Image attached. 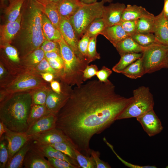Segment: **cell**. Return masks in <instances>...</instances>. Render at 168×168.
I'll use <instances>...</instances> for the list:
<instances>
[{
    "mask_svg": "<svg viewBox=\"0 0 168 168\" xmlns=\"http://www.w3.org/2000/svg\"><path fill=\"white\" fill-rule=\"evenodd\" d=\"M116 93L110 81H89L72 89L56 115V128L68 137L74 148L90 156V141L117 120L132 101Z\"/></svg>",
    "mask_w": 168,
    "mask_h": 168,
    "instance_id": "cell-1",
    "label": "cell"
},
{
    "mask_svg": "<svg viewBox=\"0 0 168 168\" xmlns=\"http://www.w3.org/2000/svg\"><path fill=\"white\" fill-rule=\"evenodd\" d=\"M50 86L54 92L60 93L62 92L60 83L56 80H53L50 82Z\"/></svg>",
    "mask_w": 168,
    "mask_h": 168,
    "instance_id": "cell-53",
    "label": "cell"
},
{
    "mask_svg": "<svg viewBox=\"0 0 168 168\" xmlns=\"http://www.w3.org/2000/svg\"><path fill=\"white\" fill-rule=\"evenodd\" d=\"M50 145L70 157L76 160L74 147L72 145L64 142H57Z\"/></svg>",
    "mask_w": 168,
    "mask_h": 168,
    "instance_id": "cell-39",
    "label": "cell"
},
{
    "mask_svg": "<svg viewBox=\"0 0 168 168\" xmlns=\"http://www.w3.org/2000/svg\"><path fill=\"white\" fill-rule=\"evenodd\" d=\"M9 0H0V5L1 7L4 8L7 6Z\"/></svg>",
    "mask_w": 168,
    "mask_h": 168,
    "instance_id": "cell-58",
    "label": "cell"
},
{
    "mask_svg": "<svg viewBox=\"0 0 168 168\" xmlns=\"http://www.w3.org/2000/svg\"><path fill=\"white\" fill-rule=\"evenodd\" d=\"M136 119L150 137L159 133L163 129L161 122L153 109L136 118Z\"/></svg>",
    "mask_w": 168,
    "mask_h": 168,
    "instance_id": "cell-12",
    "label": "cell"
},
{
    "mask_svg": "<svg viewBox=\"0 0 168 168\" xmlns=\"http://www.w3.org/2000/svg\"><path fill=\"white\" fill-rule=\"evenodd\" d=\"M82 3L85 4H91L97 2L98 0H79Z\"/></svg>",
    "mask_w": 168,
    "mask_h": 168,
    "instance_id": "cell-57",
    "label": "cell"
},
{
    "mask_svg": "<svg viewBox=\"0 0 168 168\" xmlns=\"http://www.w3.org/2000/svg\"><path fill=\"white\" fill-rule=\"evenodd\" d=\"M47 60L51 67L58 72V79H59L63 69V63L54 59H49Z\"/></svg>",
    "mask_w": 168,
    "mask_h": 168,
    "instance_id": "cell-51",
    "label": "cell"
},
{
    "mask_svg": "<svg viewBox=\"0 0 168 168\" xmlns=\"http://www.w3.org/2000/svg\"><path fill=\"white\" fill-rule=\"evenodd\" d=\"M165 17L168 20V0H164V4L162 10Z\"/></svg>",
    "mask_w": 168,
    "mask_h": 168,
    "instance_id": "cell-55",
    "label": "cell"
},
{
    "mask_svg": "<svg viewBox=\"0 0 168 168\" xmlns=\"http://www.w3.org/2000/svg\"><path fill=\"white\" fill-rule=\"evenodd\" d=\"M27 0H9L4 8V12L7 22L15 21L21 14Z\"/></svg>",
    "mask_w": 168,
    "mask_h": 168,
    "instance_id": "cell-27",
    "label": "cell"
},
{
    "mask_svg": "<svg viewBox=\"0 0 168 168\" xmlns=\"http://www.w3.org/2000/svg\"><path fill=\"white\" fill-rule=\"evenodd\" d=\"M40 47L44 53L55 52L60 55L59 45L57 41L45 39Z\"/></svg>",
    "mask_w": 168,
    "mask_h": 168,
    "instance_id": "cell-45",
    "label": "cell"
},
{
    "mask_svg": "<svg viewBox=\"0 0 168 168\" xmlns=\"http://www.w3.org/2000/svg\"><path fill=\"white\" fill-rule=\"evenodd\" d=\"M23 165L25 168H53L48 160L31 145L25 156Z\"/></svg>",
    "mask_w": 168,
    "mask_h": 168,
    "instance_id": "cell-19",
    "label": "cell"
},
{
    "mask_svg": "<svg viewBox=\"0 0 168 168\" xmlns=\"http://www.w3.org/2000/svg\"><path fill=\"white\" fill-rule=\"evenodd\" d=\"M90 38L84 34L78 42L79 51L83 58L89 63L88 60L87 50Z\"/></svg>",
    "mask_w": 168,
    "mask_h": 168,
    "instance_id": "cell-43",
    "label": "cell"
},
{
    "mask_svg": "<svg viewBox=\"0 0 168 168\" xmlns=\"http://www.w3.org/2000/svg\"><path fill=\"white\" fill-rule=\"evenodd\" d=\"M103 1L91 4H83L69 19L78 39L84 35L90 24L96 19L101 18L105 6Z\"/></svg>",
    "mask_w": 168,
    "mask_h": 168,
    "instance_id": "cell-5",
    "label": "cell"
},
{
    "mask_svg": "<svg viewBox=\"0 0 168 168\" xmlns=\"http://www.w3.org/2000/svg\"><path fill=\"white\" fill-rule=\"evenodd\" d=\"M83 4L79 0H61L57 4L61 18L69 19Z\"/></svg>",
    "mask_w": 168,
    "mask_h": 168,
    "instance_id": "cell-24",
    "label": "cell"
},
{
    "mask_svg": "<svg viewBox=\"0 0 168 168\" xmlns=\"http://www.w3.org/2000/svg\"><path fill=\"white\" fill-rule=\"evenodd\" d=\"M97 36L90 38L88 47V60L89 63L100 58V54L96 50V38Z\"/></svg>",
    "mask_w": 168,
    "mask_h": 168,
    "instance_id": "cell-41",
    "label": "cell"
},
{
    "mask_svg": "<svg viewBox=\"0 0 168 168\" xmlns=\"http://www.w3.org/2000/svg\"><path fill=\"white\" fill-rule=\"evenodd\" d=\"M48 1L55 3L56 4H58L61 0H46Z\"/></svg>",
    "mask_w": 168,
    "mask_h": 168,
    "instance_id": "cell-59",
    "label": "cell"
},
{
    "mask_svg": "<svg viewBox=\"0 0 168 168\" xmlns=\"http://www.w3.org/2000/svg\"><path fill=\"white\" fill-rule=\"evenodd\" d=\"M44 58V52L40 47L21 58V59L24 69L31 71Z\"/></svg>",
    "mask_w": 168,
    "mask_h": 168,
    "instance_id": "cell-23",
    "label": "cell"
},
{
    "mask_svg": "<svg viewBox=\"0 0 168 168\" xmlns=\"http://www.w3.org/2000/svg\"><path fill=\"white\" fill-rule=\"evenodd\" d=\"M103 141L107 144V145L110 148L113 152L115 154L118 159L126 166L131 168H156L157 167L155 166H141L134 164H133L129 162H127L123 160L115 152L113 146L109 143L106 140L105 137L103 138Z\"/></svg>",
    "mask_w": 168,
    "mask_h": 168,
    "instance_id": "cell-47",
    "label": "cell"
},
{
    "mask_svg": "<svg viewBox=\"0 0 168 168\" xmlns=\"http://www.w3.org/2000/svg\"><path fill=\"white\" fill-rule=\"evenodd\" d=\"M152 14L142 6L128 4L123 12L121 21L138 20Z\"/></svg>",
    "mask_w": 168,
    "mask_h": 168,
    "instance_id": "cell-26",
    "label": "cell"
},
{
    "mask_svg": "<svg viewBox=\"0 0 168 168\" xmlns=\"http://www.w3.org/2000/svg\"><path fill=\"white\" fill-rule=\"evenodd\" d=\"M50 84L30 91L32 105H45Z\"/></svg>",
    "mask_w": 168,
    "mask_h": 168,
    "instance_id": "cell-33",
    "label": "cell"
},
{
    "mask_svg": "<svg viewBox=\"0 0 168 168\" xmlns=\"http://www.w3.org/2000/svg\"><path fill=\"white\" fill-rule=\"evenodd\" d=\"M42 29L45 39L57 41L62 36L59 30L56 28L46 15L42 13Z\"/></svg>",
    "mask_w": 168,
    "mask_h": 168,
    "instance_id": "cell-28",
    "label": "cell"
},
{
    "mask_svg": "<svg viewBox=\"0 0 168 168\" xmlns=\"http://www.w3.org/2000/svg\"><path fill=\"white\" fill-rule=\"evenodd\" d=\"M133 100L118 116L117 120L137 118L153 109L154 102L149 88L144 86L133 91Z\"/></svg>",
    "mask_w": 168,
    "mask_h": 168,
    "instance_id": "cell-7",
    "label": "cell"
},
{
    "mask_svg": "<svg viewBox=\"0 0 168 168\" xmlns=\"http://www.w3.org/2000/svg\"><path fill=\"white\" fill-rule=\"evenodd\" d=\"M126 6L123 3H111L104 7L102 16L106 27L119 25Z\"/></svg>",
    "mask_w": 168,
    "mask_h": 168,
    "instance_id": "cell-15",
    "label": "cell"
},
{
    "mask_svg": "<svg viewBox=\"0 0 168 168\" xmlns=\"http://www.w3.org/2000/svg\"><path fill=\"white\" fill-rule=\"evenodd\" d=\"M31 144L30 139L8 161L6 168H21L23 167V163L26 155Z\"/></svg>",
    "mask_w": 168,
    "mask_h": 168,
    "instance_id": "cell-29",
    "label": "cell"
},
{
    "mask_svg": "<svg viewBox=\"0 0 168 168\" xmlns=\"http://www.w3.org/2000/svg\"><path fill=\"white\" fill-rule=\"evenodd\" d=\"M50 84L43 80L40 74L33 71H26L16 76L7 85L0 88V100L16 93L31 91Z\"/></svg>",
    "mask_w": 168,
    "mask_h": 168,
    "instance_id": "cell-6",
    "label": "cell"
},
{
    "mask_svg": "<svg viewBox=\"0 0 168 168\" xmlns=\"http://www.w3.org/2000/svg\"><path fill=\"white\" fill-rule=\"evenodd\" d=\"M167 64H168V60H167Z\"/></svg>",
    "mask_w": 168,
    "mask_h": 168,
    "instance_id": "cell-62",
    "label": "cell"
},
{
    "mask_svg": "<svg viewBox=\"0 0 168 168\" xmlns=\"http://www.w3.org/2000/svg\"><path fill=\"white\" fill-rule=\"evenodd\" d=\"M20 58L40 48L45 40L42 29V13L35 0H27L21 11Z\"/></svg>",
    "mask_w": 168,
    "mask_h": 168,
    "instance_id": "cell-3",
    "label": "cell"
},
{
    "mask_svg": "<svg viewBox=\"0 0 168 168\" xmlns=\"http://www.w3.org/2000/svg\"><path fill=\"white\" fill-rule=\"evenodd\" d=\"M74 149L76 160L81 168H96V164L91 156H86L75 148Z\"/></svg>",
    "mask_w": 168,
    "mask_h": 168,
    "instance_id": "cell-37",
    "label": "cell"
},
{
    "mask_svg": "<svg viewBox=\"0 0 168 168\" xmlns=\"http://www.w3.org/2000/svg\"><path fill=\"white\" fill-rule=\"evenodd\" d=\"M138 44L146 47L156 42L155 37L153 33L136 32L131 36Z\"/></svg>",
    "mask_w": 168,
    "mask_h": 168,
    "instance_id": "cell-36",
    "label": "cell"
},
{
    "mask_svg": "<svg viewBox=\"0 0 168 168\" xmlns=\"http://www.w3.org/2000/svg\"><path fill=\"white\" fill-rule=\"evenodd\" d=\"M39 74L43 80L48 82L50 83L54 79H55V76L53 74L50 73H41Z\"/></svg>",
    "mask_w": 168,
    "mask_h": 168,
    "instance_id": "cell-54",
    "label": "cell"
},
{
    "mask_svg": "<svg viewBox=\"0 0 168 168\" xmlns=\"http://www.w3.org/2000/svg\"><path fill=\"white\" fill-rule=\"evenodd\" d=\"M6 132V127L3 123L0 121V138Z\"/></svg>",
    "mask_w": 168,
    "mask_h": 168,
    "instance_id": "cell-56",
    "label": "cell"
},
{
    "mask_svg": "<svg viewBox=\"0 0 168 168\" xmlns=\"http://www.w3.org/2000/svg\"><path fill=\"white\" fill-rule=\"evenodd\" d=\"M44 57L47 59H54L58 60L63 63V60L60 55L55 52L44 53Z\"/></svg>",
    "mask_w": 168,
    "mask_h": 168,
    "instance_id": "cell-52",
    "label": "cell"
},
{
    "mask_svg": "<svg viewBox=\"0 0 168 168\" xmlns=\"http://www.w3.org/2000/svg\"><path fill=\"white\" fill-rule=\"evenodd\" d=\"M14 77L9 72L2 63L0 62V88L10 82Z\"/></svg>",
    "mask_w": 168,
    "mask_h": 168,
    "instance_id": "cell-44",
    "label": "cell"
},
{
    "mask_svg": "<svg viewBox=\"0 0 168 168\" xmlns=\"http://www.w3.org/2000/svg\"><path fill=\"white\" fill-rule=\"evenodd\" d=\"M31 146L44 157H53L62 160L76 166L77 168H81L77 160L70 157L50 145L40 144L33 142L31 140Z\"/></svg>",
    "mask_w": 168,
    "mask_h": 168,
    "instance_id": "cell-16",
    "label": "cell"
},
{
    "mask_svg": "<svg viewBox=\"0 0 168 168\" xmlns=\"http://www.w3.org/2000/svg\"><path fill=\"white\" fill-rule=\"evenodd\" d=\"M57 41L63 60V68L59 78L60 82L71 86H79L83 83V72L89 64L81 60L75 54L63 37Z\"/></svg>",
    "mask_w": 168,
    "mask_h": 168,
    "instance_id": "cell-4",
    "label": "cell"
},
{
    "mask_svg": "<svg viewBox=\"0 0 168 168\" xmlns=\"http://www.w3.org/2000/svg\"><path fill=\"white\" fill-rule=\"evenodd\" d=\"M59 30L65 41L77 56L81 60L88 63L83 58L79 52L78 47L79 40L76 36L69 19L66 18H61Z\"/></svg>",
    "mask_w": 168,
    "mask_h": 168,
    "instance_id": "cell-13",
    "label": "cell"
},
{
    "mask_svg": "<svg viewBox=\"0 0 168 168\" xmlns=\"http://www.w3.org/2000/svg\"><path fill=\"white\" fill-rule=\"evenodd\" d=\"M32 71L39 74L41 73H50L55 76V79L58 78V72L51 67L47 60L45 58Z\"/></svg>",
    "mask_w": 168,
    "mask_h": 168,
    "instance_id": "cell-38",
    "label": "cell"
},
{
    "mask_svg": "<svg viewBox=\"0 0 168 168\" xmlns=\"http://www.w3.org/2000/svg\"><path fill=\"white\" fill-rule=\"evenodd\" d=\"M99 152L91 150V155L93 157L96 166V168H110L111 166L106 162L100 158Z\"/></svg>",
    "mask_w": 168,
    "mask_h": 168,
    "instance_id": "cell-50",
    "label": "cell"
},
{
    "mask_svg": "<svg viewBox=\"0 0 168 168\" xmlns=\"http://www.w3.org/2000/svg\"><path fill=\"white\" fill-rule=\"evenodd\" d=\"M22 12L15 21L7 22L0 27V45L11 44L20 31L21 26Z\"/></svg>",
    "mask_w": 168,
    "mask_h": 168,
    "instance_id": "cell-17",
    "label": "cell"
},
{
    "mask_svg": "<svg viewBox=\"0 0 168 168\" xmlns=\"http://www.w3.org/2000/svg\"><path fill=\"white\" fill-rule=\"evenodd\" d=\"M154 16L152 14L138 19L137 32L153 33Z\"/></svg>",
    "mask_w": 168,
    "mask_h": 168,
    "instance_id": "cell-34",
    "label": "cell"
},
{
    "mask_svg": "<svg viewBox=\"0 0 168 168\" xmlns=\"http://www.w3.org/2000/svg\"><path fill=\"white\" fill-rule=\"evenodd\" d=\"M112 73V71L110 69L103 66L100 70L97 72L96 75L100 81L107 82L110 81L108 78Z\"/></svg>",
    "mask_w": 168,
    "mask_h": 168,
    "instance_id": "cell-49",
    "label": "cell"
},
{
    "mask_svg": "<svg viewBox=\"0 0 168 168\" xmlns=\"http://www.w3.org/2000/svg\"><path fill=\"white\" fill-rule=\"evenodd\" d=\"M105 27L106 26L102 18H98L90 24L84 34L90 38L97 36L100 34Z\"/></svg>",
    "mask_w": 168,
    "mask_h": 168,
    "instance_id": "cell-35",
    "label": "cell"
},
{
    "mask_svg": "<svg viewBox=\"0 0 168 168\" xmlns=\"http://www.w3.org/2000/svg\"><path fill=\"white\" fill-rule=\"evenodd\" d=\"M142 54L145 74L168 68V46L156 42L145 47Z\"/></svg>",
    "mask_w": 168,
    "mask_h": 168,
    "instance_id": "cell-8",
    "label": "cell"
},
{
    "mask_svg": "<svg viewBox=\"0 0 168 168\" xmlns=\"http://www.w3.org/2000/svg\"><path fill=\"white\" fill-rule=\"evenodd\" d=\"M138 20L121 21L119 25L129 36H131L137 32Z\"/></svg>",
    "mask_w": 168,
    "mask_h": 168,
    "instance_id": "cell-42",
    "label": "cell"
},
{
    "mask_svg": "<svg viewBox=\"0 0 168 168\" xmlns=\"http://www.w3.org/2000/svg\"><path fill=\"white\" fill-rule=\"evenodd\" d=\"M53 168H77L76 166L65 161L53 157L47 158Z\"/></svg>",
    "mask_w": 168,
    "mask_h": 168,
    "instance_id": "cell-46",
    "label": "cell"
},
{
    "mask_svg": "<svg viewBox=\"0 0 168 168\" xmlns=\"http://www.w3.org/2000/svg\"><path fill=\"white\" fill-rule=\"evenodd\" d=\"M30 139L33 142L41 145H51L57 142H64L73 146L68 137L62 130L56 127L33 135L30 137Z\"/></svg>",
    "mask_w": 168,
    "mask_h": 168,
    "instance_id": "cell-11",
    "label": "cell"
},
{
    "mask_svg": "<svg viewBox=\"0 0 168 168\" xmlns=\"http://www.w3.org/2000/svg\"><path fill=\"white\" fill-rule=\"evenodd\" d=\"M153 33L156 42L168 46V20L162 11L154 16Z\"/></svg>",
    "mask_w": 168,
    "mask_h": 168,
    "instance_id": "cell-18",
    "label": "cell"
},
{
    "mask_svg": "<svg viewBox=\"0 0 168 168\" xmlns=\"http://www.w3.org/2000/svg\"><path fill=\"white\" fill-rule=\"evenodd\" d=\"M100 34L108 40L114 47L126 37L129 36L119 25L106 27Z\"/></svg>",
    "mask_w": 168,
    "mask_h": 168,
    "instance_id": "cell-22",
    "label": "cell"
},
{
    "mask_svg": "<svg viewBox=\"0 0 168 168\" xmlns=\"http://www.w3.org/2000/svg\"><path fill=\"white\" fill-rule=\"evenodd\" d=\"M32 105L30 91L9 95L0 100V121L11 130L26 133Z\"/></svg>",
    "mask_w": 168,
    "mask_h": 168,
    "instance_id": "cell-2",
    "label": "cell"
},
{
    "mask_svg": "<svg viewBox=\"0 0 168 168\" xmlns=\"http://www.w3.org/2000/svg\"><path fill=\"white\" fill-rule=\"evenodd\" d=\"M98 71L97 66L95 64H91L87 65L83 72L82 80L85 82L96 75Z\"/></svg>",
    "mask_w": 168,
    "mask_h": 168,
    "instance_id": "cell-48",
    "label": "cell"
},
{
    "mask_svg": "<svg viewBox=\"0 0 168 168\" xmlns=\"http://www.w3.org/2000/svg\"><path fill=\"white\" fill-rule=\"evenodd\" d=\"M114 47L120 56L126 54L142 53L145 48L138 44L130 36L118 43Z\"/></svg>",
    "mask_w": 168,
    "mask_h": 168,
    "instance_id": "cell-25",
    "label": "cell"
},
{
    "mask_svg": "<svg viewBox=\"0 0 168 168\" xmlns=\"http://www.w3.org/2000/svg\"><path fill=\"white\" fill-rule=\"evenodd\" d=\"M42 13L45 14L54 26L59 29L61 19L57 4L46 0H35Z\"/></svg>",
    "mask_w": 168,
    "mask_h": 168,
    "instance_id": "cell-20",
    "label": "cell"
},
{
    "mask_svg": "<svg viewBox=\"0 0 168 168\" xmlns=\"http://www.w3.org/2000/svg\"><path fill=\"white\" fill-rule=\"evenodd\" d=\"M62 92L58 93L50 87L48 91L45 105L50 112L57 115L68 99L72 89V86L60 82Z\"/></svg>",
    "mask_w": 168,
    "mask_h": 168,
    "instance_id": "cell-10",
    "label": "cell"
},
{
    "mask_svg": "<svg viewBox=\"0 0 168 168\" xmlns=\"http://www.w3.org/2000/svg\"><path fill=\"white\" fill-rule=\"evenodd\" d=\"M120 73L133 79L141 77L145 74L142 57L127 67Z\"/></svg>",
    "mask_w": 168,
    "mask_h": 168,
    "instance_id": "cell-30",
    "label": "cell"
},
{
    "mask_svg": "<svg viewBox=\"0 0 168 168\" xmlns=\"http://www.w3.org/2000/svg\"><path fill=\"white\" fill-rule=\"evenodd\" d=\"M142 53L126 54L121 56L119 62L112 68L114 72L120 73L121 72L127 67L141 58Z\"/></svg>",
    "mask_w": 168,
    "mask_h": 168,
    "instance_id": "cell-32",
    "label": "cell"
},
{
    "mask_svg": "<svg viewBox=\"0 0 168 168\" xmlns=\"http://www.w3.org/2000/svg\"><path fill=\"white\" fill-rule=\"evenodd\" d=\"M9 158L7 143L3 135L0 138V168H6Z\"/></svg>",
    "mask_w": 168,
    "mask_h": 168,
    "instance_id": "cell-40",
    "label": "cell"
},
{
    "mask_svg": "<svg viewBox=\"0 0 168 168\" xmlns=\"http://www.w3.org/2000/svg\"><path fill=\"white\" fill-rule=\"evenodd\" d=\"M103 1H104L105 3L106 2H108L109 3H111L112 2L113 0H102Z\"/></svg>",
    "mask_w": 168,
    "mask_h": 168,
    "instance_id": "cell-60",
    "label": "cell"
},
{
    "mask_svg": "<svg viewBox=\"0 0 168 168\" xmlns=\"http://www.w3.org/2000/svg\"><path fill=\"white\" fill-rule=\"evenodd\" d=\"M3 135L7 143L9 152L8 162L24 144L30 139V137L27 136L25 133L13 131L6 127V132Z\"/></svg>",
    "mask_w": 168,
    "mask_h": 168,
    "instance_id": "cell-14",
    "label": "cell"
},
{
    "mask_svg": "<svg viewBox=\"0 0 168 168\" xmlns=\"http://www.w3.org/2000/svg\"><path fill=\"white\" fill-rule=\"evenodd\" d=\"M51 114L45 105H32L28 119L29 126Z\"/></svg>",
    "mask_w": 168,
    "mask_h": 168,
    "instance_id": "cell-31",
    "label": "cell"
},
{
    "mask_svg": "<svg viewBox=\"0 0 168 168\" xmlns=\"http://www.w3.org/2000/svg\"><path fill=\"white\" fill-rule=\"evenodd\" d=\"M56 115L51 114L37 121L29 127L25 133L30 137L56 127Z\"/></svg>",
    "mask_w": 168,
    "mask_h": 168,
    "instance_id": "cell-21",
    "label": "cell"
},
{
    "mask_svg": "<svg viewBox=\"0 0 168 168\" xmlns=\"http://www.w3.org/2000/svg\"><path fill=\"white\" fill-rule=\"evenodd\" d=\"M166 168H168V165L167 166H166Z\"/></svg>",
    "mask_w": 168,
    "mask_h": 168,
    "instance_id": "cell-61",
    "label": "cell"
},
{
    "mask_svg": "<svg viewBox=\"0 0 168 168\" xmlns=\"http://www.w3.org/2000/svg\"><path fill=\"white\" fill-rule=\"evenodd\" d=\"M0 62L13 77L26 71L21 64L17 49L11 44L0 45Z\"/></svg>",
    "mask_w": 168,
    "mask_h": 168,
    "instance_id": "cell-9",
    "label": "cell"
}]
</instances>
